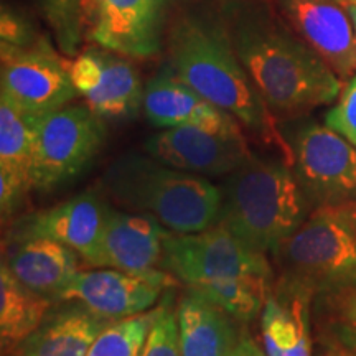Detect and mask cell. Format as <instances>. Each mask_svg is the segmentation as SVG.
I'll use <instances>...</instances> for the list:
<instances>
[{
    "instance_id": "1",
    "label": "cell",
    "mask_w": 356,
    "mask_h": 356,
    "mask_svg": "<svg viewBox=\"0 0 356 356\" xmlns=\"http://www.w3.org/2000/svg\"><path fill=\"white\" fill-rule=\"evenodd\" d=\"M231 40L259 95L275 114H300L340 96L338 74L269 10L251 6L236 15Z\"/></svg>"
},
{
    "instance_id": "2",
    "label": "cell",
    "mask_w": 356,
    "mask_h": 356,
    "mask_svg": "<svg viewBox=\"0 0 356 356\" xmlns=\"http://www.w3.org/2000/svg\"><path fill=\"white\" fill-rule=\"evenodd\" d=\"M168 68L248 131L282 150L291 165V145L280 137L273 111L261 97L222 26L197 15L177 20L168 35Z\"/></svg>"
},
{
    "instance_id": "3",
    "label": "cell",
    "mask_w": 356,
    "mask_h": 356,
    "mask_svg": "<svg viewBox=\"0 0 356 356\" xmlns=\"http://www.w3.org/2000/svg\"><path fill=\"white\" fill-rule=\"evenodd\" d=\"M99 186L118 204L154 216L172 233H198L220 220L221 188L207 177L168 167L152 155L115 159Z\"/></svg>"
},
{
    "instance_id": "4",
    "label": "cell",
    "mask_w": 356,
    "mask_h": 356,
    "mask_svg": "<svg viewBox=\"0 0 356 356\" xmlns=\"http://www.w3.org/2000/svg\"><path fill=\"white\" fill-rule=\"evenodd\" d=\"M218 225L257 252L277 251L309 216V197L289 163L261 160L233 172L221 188Z\"/></svg>"
},
{
    "instance_id": "5",
    "label": "cell",
    "mask_w": 356,
    "mask_h": 356,
    "mask_svg": "<svg viewBox=\"0 0 356 356\" xmlns=\"http://www.w3.org/2000/svg\"><path fill=\"white\" fill-rule=\"evenodd\" d=\"M274 256L314 293L356 286V222L343 204H318Z\"/></svg>"
},
{
    "instance_id": "6",
    "label": "cell",
    "mask_w": 356,
    "mask_h": 356,
    "mask_svg": "<svg viewBox=\"0 0 356 356\" xmlns=\"http://www.w3.org/2000/svg\"><path fill=\"white\" fill-rule=\"evenodd\" d=\"M106 127L88 106L58 108L40 118L35 140L33 188L50 190L78 177L99 154Z\"/></svg>"
},
{
    "instance_id": "7",
    "label": "cell",
    "mask_w": 356,
    "mask_h": 356,
    "mask_svg": "<svg viewBox=\"0 0 356 356\" xmlns=\"http://www.w3.org/2000/svg\"><path fill=\"white\" fill-rule=\"evenodd\" d=\"M162 269L186 286L241 275L273 277L266 254L246 246L220 225L188 234L168 231L163 244Z\"/></svg>"
},
{
    "instance_id": "8",
    "label": "cell",
    "mask_w": 356,
    "mask_h": 356,
    "mask_svg": "<svg viewBox=\"0 0 356 356\" xmlns=\"http://www.w3.org/2000/svg\"><path fill=\"white\" fill-rule=\"evenodd\" d=\"M0 51V96H6L20 109L47 114L76 97L68 65L47 40L33 37L20 44L2 42Z\"/></svg>"
},
{
    "instance_id": "9",
    "label": "cell",
    "mask_w": 356,
    "mask_h": 356,
    "mask_svg": "<svg viewBox=\"0 0 356 356\" xmlns=\"http://www.w3.org/2000/svg\"><path fill=\"white\" fill-rule=\"evenodd\" d=\"M293 173L309 200L343 204L356 198V147L328 126L302 127L292 144Z\"/></svg>"
},
{
    "instance_id": "10",
    "label": "cell",
    "mask_w": 356,
    "mask_h": 356,
    "mask_svg": "<svg viewBox=\"0 0 356 356\" xmlns=\"http://www.w3.org/2000/svg\"><path fill=\"white\" fill-rule=\"evenodd\" d=\"M175 282L177 279L163 269L150 273L79 270L58 302L76 300L99 317L118 322L152 310L160 293Z\"/></svg>"
},
{
    "instance_id": "11",
    "label": "cell",
    "mask_w": 356,
    "mask_h": 356,
    "mask_svg": "<svg viewBox=\"0 0 356 356\" xmlns=\"http://www.w3.org/2000/svg\"><path fill=\"white\" fill-rule=\"evenodd\" d=\"M168 0H86L91 38L119 55L152 58L162 50Z\"/></svg>"
},
{
    "instance_id": "12",
    "label": "cell",
    "mask_w": 356,
    "mask_h": 356,
    "mask_svg": "<svg viewBox=\"0 0 356 356\" xmlns=\"http://www.w3.org/2000/svg\"><path fill=\"white\" fill-rule=\"evenodd\" d=\"M145 150L168 167L207 178L231 175L252 159L244 136L198 127L163 129L145 142Z\"/></svg>"
},
{
    "instance_id": "13",
    "label": "cell",
    "mask_w": 356,
    "mask_h": 356,
    "mask_svg": "<svg viewBox=\"0 0 356 356\" xmlns=\"http://www.w3.org/2000/svg\"><path fill=\"white\" fill-rule=\"evenodd\" d=\"M70 76L86 106L102 119H126L139 111L144 89L139 73L111 50H88L68 63Z\"/></svg>"
},
{
    "instance_id": "14",
    "label": "cell",
    "mask_w": 356,
    "mask_h": 356,
    "mask_svg": "<svg viewBox=\"0 0 356 356\" xmlns=\"http://www.w3.org/2000/svg\"><path fill=\"white\" fill-rule=\"evenodd\" d=\"M109 211V204L96 191H84L17 222L12 238L53 239L76 251L86 264L92 266Z\"/></svg>"
},
{
    "instance_id": "15",
    "label": "cell",
    "mask_w": 356,
    "mask_h": 356,
    "mask_svg": "<svg viewBox=\"0 0 356 356\" xmlns=\"http://www.w3.org/2000/svg\"><path fill=\"white\" fill-rule=\"evenodd\" d=\"M302 40L338 76L356 74V37L348 10L337 0H279Z\"/></svg>"
},
{
    "instance_id": "16",
    "label": "cell",
    "mask_w": 356,
    "mask_h": 356,
    "mask_svg": "<svg viewBox=\"0 0 356 356\" xmlns=\"http://www.w3.org/2000/svg\"><path fill=\"white\" fill-rule=\"evenodd\" d=\"M142 108L149 122L159 129L198 127L226 136H243L238 119L200 96L168 66L145 86Z\"/></svg>"
},
{
    "instance_id": "17",
    "label": "cell",
    "mask_w": 356,
    "mask_h": 356,
    "mask_svg": "<svg viewBox=\"0 0 356 356\" xmlns=\"http://www.w3.org/2000/svg\"><path fill=\"white\" fill-rule=\"evenodd\" d=\"M168 229L149 215L111 210L92 267L150 273L162 269Z\"/></svg>"
},
{
    "instance_id": "18",
    "label": "cell",
    "mask_w": 356,
    "mask_h": 356,
    "mask_svg": "<svg viewBox=\"0 0 356 356\" xmlns=\"http://www.w3.org/2000/svg\"><path fill=\"white\" fill-rule=\"evenodd\" d=\"M0 96V211L6 220L33 188L32 168L40 118Z\"/></svg>"
},
{
    "instance_id": "19",
    "label": "cell",
    "mask_w": 356,
    "mask_h": 356,
    "mask_svg": "<svg viewBox=\"0 0 356 356\" xmlns=\"http://www.w3.org/2000/svg\"><path fill=\"white\" fill-rule=\"evenodd\" d=\"M55 302L40 327L8 356H86L109 327L106 320L76 300Z\"/></svg>"
},
{
    "instance_id": "20",
    "label": "cell",
    "mask_w": 356,
    "mask_h": 356,
    "mask_svg": "<svg viewBox=\"0 0 356 356\" xmlns=\"http://www.w3.org/2000/svg\"><path fill=\"white\" fill-rule=\"evenodd\" d=\"M304 284L284 277L273 287L261 314L267 356H312L310 299Z\"/></svg>"
},
{
    "instance_id": "21",
    "label": "cell",
    "mask_w": 356,
    "mask_h": 356,
    "mask_svg": "<svg viewBox=\"0 0 356 356\" xmlns=\"http://www.w3.org/2000/svg\"><path fill=\"white\" fill-rule=\"evenodd\" d=\"M6 262L10 273L40 296L58 302L79 270V254L47 238H12Z\"/></svg>"
},
{
    "instance_id": "22",
    "label": "cell",
    "mask_w": 356,
    "mask_h": 356,
    "mask_svg": "<svg viewBox=\"0 0 356 356\" xmlns=\"http://www.w3.org/2000/svg\"><path fill=\"white\" fill-rule=\"evenodd\" d=\"M177 318L184 356H228L241 340L234 318L195 292L178 302Z\"/></svg>"
},
{
    "instance_id": "23",
    "label": "cell",
    "mask_w": 356,
    "mask_h": 356,
    "mask_svg": "<svg viewBox=\"0 0 356 356\" xmlns=\"http://www.w3.org/2000/svg\"><path fill=\"white\" fill-rule=\"evenodd\" d=\"M55 302L22 284L6 262L0 267V340L3 356L40 327Z\"/></svg>"
},
{
    "instance_id": "24",
    "label": "cell",
    "mask_w": 356,
    "mask_h": 356,
    "mask_svg": "<svg viewBox=\"0 0 356 356\" xmlns=\"http://www.w3.org/2000/svg\"><path fill=\"white\" fill-rule=\"evenodd\" d=\"M190 292L225 310L238 322H251L261 317L267 297L273 291V277L267 275H241L216 282L188 286Z\"/></svg>"
},
{
    "instance_id": "25",
    "label": "cell",
    "mask_w": 356,
    "mask_h": 356,
    "mask_svg": "<svg viewBox=\"0 0 356 356\" xmlns=\"http://www.w3.org/2000/svg\"><path fill=\"white\" fill-rule=\"evenodd\" d=\"M160 309L162 305L136 317L111 323L96 338L86 356H139L145 338L159 317Z\"/></svg>"
},
{
    "instance_id": "26",
    "label": "cell",
    "mask_w": 356,
    "mask_h": 356,
    "mask_svg": "<svg viewBox=\"0 0 356 356\" xmlns=\"http://www.w3.org/2000/svg\"><path fill=\"white\" fill-rule=\"evenodd\" d=\"M38 6L61 51L66 55L76 53L81 42L83 0H38Z\"/></svg>"
},
{
    "instance_id": "27",
    "label": "cell",
    "mask_w": 356,
    "mask_h": 356,
    "mask_svg": "<svg viewBox=\"0 0 356 356\" xmlns=\"http://www.w3.org/2000/svg\"><path fill=\"white\" fill-rule=\"evenodd\" d=\"M139 356H184L177 310L172 309L168 300L162 304L159 317L150 328Z\"/></svg>"
},
{
    "instance_id": "28",
    "label": "cell",
    "mask_w": 356,
    "mask_h": 356,
    "mask_svg": "<svg viewBox=\"0 0 356 356\" xmlns=\"http://www.w3.org/2000/svg\"><path fill=\"white\" fill-rule=\"evenodd\" d=\"M325 126L343 136L356 147V74L338 96V102L327 113Z\"/></svg>"
},
{
    "instance_id": "29",
    "label": "cell",
    "mask_w": 356,
    "mask_h": 356,
    "mask_svg": "<svg viewBox=\"0 0 356 356\" xmlns=\"http://www.w3.org/2000/svg\"><path fill=\"white\" fill-rule=\"evenodd\" d=\"M320 297L322 309L327 310L338 325L356 328V286L320 292Z\"/></svg>"
},
{
    "instance_id": "30",
    "label": "cell",
    "mask_w": 356,
    "mask_h": 356,
    "mask_svg": "<svg viewBox=\"0 0 356 356\" xmlns=\"http://www.w3.org/2000/svg\"><path fill=\"white\" fill-rule=\"evenodd\" d=\"M0 37L3 43L20 44L29 42L33 37H37L26 22L22 19L19 13L2 8V19H0Z\"/></svg>"
},
{
    "instance_id": "31",
    "label": "cell",
    "mask_w": 356,
    "mask_h": 356,
    "mask_svg": "<svg viewBox=\"0 0 356 356\" xmlns=\"http://www.w3.org/2000/svg\"><path fill=\"white\" fill-rule=\"evenodd\" d=\"M335 333L338 340L341 341V345L351 351V355L356 356V328L346 327V325H337Z\"/></svg>"
},
{
    "instance_id": "32",
    "label": "cell",
    "mask_w": 356,
    "mask_h": 356,
    "mask_svg": "<svg viewBox=\"0 0 356 356\" xmlns=\"http://www.w3.org/2000/svg\"><path fill=\"white\" fill-rule=\"evenodd\" d=\"M254 345L256 341L248 335H241V340L234 346L228 356H254Z\"/></svg>"
},
{
    "instance_id": "33",
    "label": "cell",
    "mask_w": 356,
    "mask_h": 356,
    "mask_svg": "<svg viewBox=\"0 0 356 356\" xmlns=\"http://www.w3.org/2000/svg\"><path fill=\"white\" fill-rule=\"evenodd\" d=\"M345 211L348 213V216L356 222V202H350V203H343Z\"/></svg>"
},
{
    "instance_id": "34",
    "label": "cell",
    "mask_w": 356,
    "mask_h": 356,
    "mask_svg": "<svg viewBox=\"0 0 356 356\" xmlns=\"http://www.w3.org/2000/svg\"><path fill=\"white\" fill-rule=\"evenodd\" d=\"M346 10H348V13H350V17H351V22H353V29H355V37H356V7H348V8H346Z\"/></svg>"
},
{
    "instance_id": "35",
    "label": "cell",
    "mask_w": 356,
    "mask_h": 356,
    "mask_svg": "<svg viewBox=\"0 0 356 356\" xmlns=\"http://www.w3.org/2000/svg\"><path fill=\"white\" fill-rule=\"evenodd\" d=\"M337 2L340 3V6H343L345 8L356 7V0H337Z\"/></svg>"
},
{
    "instance_id": "36",
    "label": "cell",
    "mask_w": 356,
    "mask_h": 356,
    "mask_svg": "<svg viewBox=\"0 0 356 356\" xmlns=\"http://www.w3.org/2000/svg\"><path fill=\"white\" fill-rule=\"evenodd\" d=\"M254 356H267V355H266L264 350H261L259 346L254 345Z\"/></svg>"
},
{
    "instance_id": "37",
    "label": "cell",
    "mask_w": 356,
    "mask_h": 356,
    "mask_svg": "<svg viewBox=\"0 0 356 356\" xmlns=\"http://www.w3.org/2000/svg\"><path fill=\"white\" fill-rule=\"evenodd\" d=\"M332 356H345V355H332Z\"/></svg>"
},
{
    "instance_id": "38",
    "label": "cell",
    "mask_w": 356,
    "mask_h": 356,
    "mask_svg": "<svg viewBox=\"0 0 356 356\" xmlns=\"http://www.w3.org/2000/svg\"><path fill=\"white\" fill-rule=\"evenodd\" d=\"M83 2H86V0H83Z\"/></svg>"
}]
</instances>
